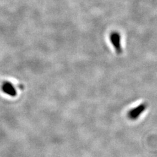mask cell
Returning <instances> with one entry per match:
<instances>
[{
  "label": "cell",
  "instance_id": "6da1fadb",
  "mask_svg": "<svg viewBox=\"0 0 157 157\" xmlns=\"http://www.w3.org/2000/svg\"><path fill=\"white\" fill-rule=\"evenodd\" d=\"M147 107V105L145 104H140L139 106H137L134 109H131L128 112V117L130 119L135 120L137 119L140 117V115L143 113Z\"/></svg>",
  "mask_w": 157,
  "mask_h": 157
},
{
  "label": "cell",
  "instance_id": "7a4b0ae2",
  "mask_svg": "<svg viewBox=\"0 0 157 157\" xmlns=\"http://www.w3.org/2000/svg\"><path fill=\"white\" fill-rule=\"evenodd\" d=\"M111 41L112 43L113 44L115 48H116V50L117 52H119L120 50L121 49V46H120V36L118 35L117 33H115L113 34V35L111 36Z\"/></svg>",
  "mask_w": 157,
  "mask_h": 157
}]
</instances>
